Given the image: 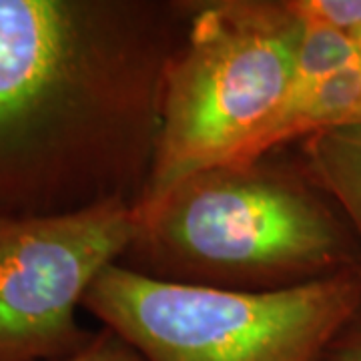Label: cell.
<instances>
[{
    "label": "cell",
    "instance_id": "9",
    "mask_svg": "<svg viewBox=\"0 0 361 361\" xmlns=\"http://www.w3.org/2000/svg\"><path fill=\"white\" fill-rule=\"evenodd\" d=\"M56 361H142L139 353L109 329L92 334L89 341L75 353Z\"/></svg>",
    "mask_w": 361,
    "mask_h": 361
},
{
    "label": "cell",
    "instance_id": "3",
    "mask_svg": "<svg viewBox=\"0 0 361 361\" xmlns=\"http://www.w3.org/2000/svg\"><path fill=\"white\" fill-rule=\"evenodd\" d=\"M303 23L289 0L193 8L163 78L153 167L139 209L199 171L229 163L295 89Z\"/></svg>",
    "mask_w": 361,
    "mask_h": 361
},
{
    "label": "cell",
    "instance_id": "5",
    "mask_svg": "<svg viewBox=\"0 0 361 361\" xmlns=\"http://www.w3.org/2000/svg\"><path fill=\"white\" fill-rule=\"evenodd\" d=\"M139 225V205L127 199L0 217V361H56L82 348L92 334L78 325V307Z\"/></svg>",
    "mask_w": 361,
    "mask_h": 361
},
{
    "label": "cell",
    "instance_id": "7",
    "mask_svg": "<svg viewBox=\"0 0 361 361\" xmlns=\"http://www.w3.org/2000/svg\"><path fill=\"white\" fill-rule=\"evenodd\" d=\"M303 23V20H301ZM361 66V42L331 28L303 23L297 49L295 85L319 82Z\"/></svg>",
    "mask_w": 361,
    "mask_h": 361
},
{
    "label": "cell",
    "instance_id": "6",
    "mask_svg": "<svg viewBox=\"0 0 361 361\" xmlns=\"http://www.w3.org/2000/svg\"><path fill=\"white\" fill-rule=\"evenodd\" d=\"M301 169L329 197L351 229L361 277V125L323 130L303 139Z\"/></svg>",
    "mask_w": 361,
    "mask_h": 361
},
{
    "label": "cell",
    "instance_id": "4",
    "mask_svg": "<svg viewBox=\"0 0 361 361\" xmlns=\"http://www.w3.org/2000/svg\"><path fill=\"white\" fill-rule=\"evenodd\" d=\"M82 307L142 361H323L361 317L357 269L249 293L151 279L111 265Z\"/></svg>",
    "mask_w": 361,
    "mask_h": 361
},
{
    "label": "cell",
    "instance_id": "10",
    "mask_svg": "<svg viewBox=\"0 0 361 361\" xmlns=\"http://www.w3.org/2000/svg\"><path fill=\"white\" fill-rule=\"evenodd\" d=\"M323 361H361V319L337 337Z\"/></svg>",
    "mask_w": 361,
    "mask_h": 361
},
{
    "label": "cell",
    "instance_id": "2",
    "mask_svg": "<svg viewBox=\"0 0 361 361\" xmlns=\"http://www.w3.org/2000/svg\"><path fill=\"white\" fill-rule=\"evenodd\" d=\"M139 213L118 265L159 281L265 293L357 269L337 207L269 155L199 171Z\"/></svg>",
    "mask_w": 361,
    "mask_h": 361
},
{
    "label": "cell",
    "instance_id": "8",
    "mask_svg": "<svg viewBox=\"0 0 361 361\" xmlns=\"http://www.w3.org/2000/svg\"><path fill=\"white\" fill-rule=\"evenodd\" d=\"M303 23L331 28L361 42V0H289Z\"/></svg>",
    "mask_w": 361,
    "mask_h": 361
},
{
    "label": "cell",
    "instance_id": "1",
    "mask_svg": "<svg viewBox=\"0 0 361 361\" xmlns=\"http://www.w3.org/2000/svg\"><path fill=\"white\" fill-rule=\"evenodd\" d=\"M193 4L0 0V217L141 203Z\"/></svg>",
    "mask_w": 361,
    "mask_h": 361
}]
</instances>
